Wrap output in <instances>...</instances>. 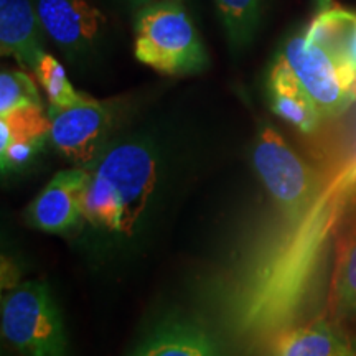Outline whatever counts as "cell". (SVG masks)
I'll list each match as a JSON object with an SVG mask.
<instances>
[{
    "instance_id": "obj_1",
    "label": "cell",
    "mask_w": 356,
    "mask_h": 356,
    "mask_svg": "<svg viewBox=\"0 0 356 356\" xmlns=\"http://www.w3.org/2000/svg\"><path fill=\"white\" fill-rule=\"evenodd\" d=\"M355 186L356 163H351L320 190L300 220L291 222L292 229L261 267L259 277L249 292L241 315L244 327L259 333L282 332L291 327L309 296L333 229Z\"/></svg>"
},
{
    "instance_id": "obj_2",
    "label": "cell",
    "mask_w": 356,
    "mask_h": 356,
    "mask_svg": "<svg viewBox=\"0 0 356 356\" xmlns=\"http://www.w3.org/2000/svg\"><path fill=\"white\" fill-rule=\"evenodd\" d=\"M157 181V157L145 142H122L104 150L89 168L83 218L92 226L131 234Z\"/></svg>"
},
{
    "instance_id": "obj_3",
    "label": "cell",
    "mask_w": 356,
    "mask_h": 356,
    "mask_svg": "<svg viewBox=\"0 0 356 356\" xmlns=\"http://www.w3.org/2000/svg\"><path fill=\"white\" fill-rule=\"evenodd\" d=\"M134 55L168 76L195 74L208 66V55L181 0H154L137 8Z\"/></svg>"
},
{
    "instance_id": "obj_4",
    "label": "cell",
    "mask_w": 356,
    "mask_h": 356,
    "mask_svg": "<svg viewBox=\"0 0 356 356\" xmlns=\"http://www.w3.org/2000/svg\"><path fill=\"white\" fill-rule=\"evenodd\" d=\"M0 323L20 356H68L63 322L44 282H25L8 292Z\"/></svg>"
},
{
    "instance_id": "obj_5",
    "label": "cell",
    "mask_w": 356,
    "mask_h": 356,
    "mask_svg": "<svg viewBox=\"0 0 356 356\" xmlns=\"http://www.w3.org/2000/svg\"><path fill=\"white\" fill-rule=\"evenodd\" d=\"M252 162L287 221L300 220L322 190L314 168L269 124H262L259 129Z\"/></svg>"
},
{
    "instance_id": "obj_6",
    "label": "cell",
    "mask_w": 356,
    "mask_h": 356,
    "mask_svg": "<svg viewBox=\"0 0 356 356\" xmlns=\"http://www.w3.org/2000/svg\"><path fill=\"white\" fill-rule=\"evenodd\" d=\"M282 56L322 119L343 114L356 101V70L346 58L309 42L304 33L289 40Z\"/></svg>"
},
{
    "instance_id": "obj_7",
    "label": "cell",
    "mask_w": 356,
    "mask_h": 356,
    "mask_svg": "<svg viewBox=\"0 0 356 356\" xmlns=\"http://www.w3.org/2000/svg\"><path fill=\"white\" fill-rule=\"evenodd\" d=\"M50 140L76 167L91 168L104 154L114 113L108 102L84 96L66 108H48Z\"/></svg>"
},
{
    "instance_id": "obj_8",
    "label": "cell",
    "mask_w": 356,
    "mask_h": 356,
    "mask_svg": "<svg viewBox=\"0 0 356 356\" xmlns=\"http://www.w3.org/2000/svg\"><path fill=\"white\" fill-rule=\"evenodd\" d=\"M43 32L66 55L89 51L106 30V17L89 0H37Z\"/></svg>"
},
{
    "instance_id": "obj_9",
    "label": "cell",
    "mask_w": 356,
    "mask_h": 356,
    "mask_svg": "<svg viewBox=\"0 0 356 356\" xmlns=\"http://www.w3.org/2000/svg\"><path fill=\"white\" fill-rule=\"evenodd\" d=\"M89 168L74 167L58 172L30 204L29 218L33 228L60 234L73 228L83 218V193Z\"/></svg>"
},
{
    "instance_id": "obj_10",
    "label": "cell",
    "mask_w": 356,
    "mask_h": 356,
    "mask_svg": "<svg viewBox=\"0 0 356 356\" xmlns=\"http://www.w3.org/2000/svg\"><path fill=\"white\" fill-rule=\"evenodd\" d=\"M42 24L32 0H0V50L35 70L42 47Z\"/></svg>"
},
{
    "instance_id": "obj_11",
    "label": "cell",
    "mask_w": 356,
    "mask_h": 356,
    "mask_svg": "<svg viewBox=\"0 0 356 356\" xmlns=\"http://www.w3.org/2000/svg\"><path fill=\"white\" fill-rule=\"evenodd\" d=\"M269 91L270 108L280 119L304 134L317 131L322 122V115L282 55L270 70Z\"/></svg>"
},
{
    "instance_id": "obj_12",
    "label": "cell",
    "mask_w": 356,
    "mask_h": 356,
    "mask_svg": "<svg viewBox=\"0 0 356 356\" xmlns=\"http://www.w3.org/2000/svg\"><path fill=\"white\" fill-rule=\"evenodd\" d=\"M273 356H356V343L325 320L280 332Z\"/></svg>"
},
{
    "instance_id": "obj_13",
    "label": "cell",
    "mask_w": 356,
    "mask_h": 356,
    "mask_svg": "<svg viewBox=\"0 0 356 356\" xmlns=\"http://www.w3.org/2000/svg\"><path fill=\"white\" fill-rule=\"evenodd\" d=\"M356 29V13L341 7L325 8L320 12L304 33L312 43L327 48L338 56H346L348 43Z\"/></svg>"
},
{
    "instance_id": "obj_14",
    "label": "cell",
    "mask_w": 356,
    "mask_h": 356,
    "mask_svg": "<svg viewBox=\"0 0 356 356\" xmlns=\"http://www.w3.org/2000/svg\"><path fill=\"white\" fill-rule=\"evenodd\" d=\"M50 139V118L43 108H24L0 115V150L12 144H40Z\"/></svg>"
},
{
    "instance_id": "obj_15",
    "label": "cell",
    "mask_w": 356,
    "mask_h": 356,
    "mask_svg": "<svg viewBox=\"0 0 356 356\" xmlns=\"http://www.w3.org/2000/svg\"><path fill=\"white\" fill-rule=\"evenodd\" d=\"M330 304L337 317H356V229L338 257Z\"/></svg>"
},
{
    "instance_id": "obj_16",
    "label": "cell",
    "mask_w": 356,
    "mask_h": 356,
    "mask_svg": "<svg viewBox=\"0 0 356 356\" xmlns=\"http://www.w3.org/2000/svg\"><path fill=\"white\" fill-rule=\"evenodd\" d=\"M226 35L234 47H246L254 38L261 20L262 0H215Z\"/></svg>"
},
{
    "instance_id": "obj_17",
    "label": "cell",
    "mask_w": 356,
    "mask_h": 356,
    "mask_svg": "<svg viewBox=\"0 0 356 356\" xmlns=\"http://www.w3.org/2000/svg\"><path fill=\"white\" fill-rule=\"evenodd\" d=\"M33 71L43 91L47 92L50 108H66L83 97L70 83L63 65L55 56L43 53Z\"/></svg>"
},
{
    "instance_id": "obj_18",
    "label": "cell",
    "mask_w": 356,
    "mask_h": 356,
    "mask_svg": "<svg viewBox=\"0 0 356 356\" xmlns=\"http://www.w3.org/2000/svg\"><path fill=\"white\" fill-rule=\"evenodd\" d=\"M24 108H43L37 84L22 70L0 73V115Z\"/></svg>"
},
{
    "instance_id": "obj_19",
    "label": "cell",
    "mask_w": 356,
    "mask_h": 356,
    "mask_svg": "<svg viewBox=\"0 0 356 356\" xmlns=\"http://www.w3.org/2000/svg\"><path fill=\"white\" fill-rule=\"evenodd\" d=\"M139 356H215V353L198 333L175 330L155 338Z\"/></svg>"
},
{
    "instance_id": "obj_20",
    "label": "cell",
    "mask_w": 356,
    "mask_h": 356,
    "mask_svg": "<svg viewBox=\"0 0 356 356\" xmlns=\"http://www.w3.org/2000/svg\"><path fill=\"white\" fill-rule=\"evenodd\" d=\"M346 56H348V61L355 66L356 70V29L353 35H351V40L348 43V50H346Z\"/></svg>"
},
{
    "instance_id": "obj_21",
    "label": "cell",
    "mask_w": 356,
    "mask_h": 356,
    "mask_svg": "<svg viewBox=\"0 0 356 356\" xmlns=\"http://www.w3.org/2000/svg\"><path fill=\"white\" fill-rule=\"evenodd\" d=\"M150 2H154V0H129V3H131V6L136 7V8L144 7V6H147V3H150Z\"/></svg>"
}]
</instances>
